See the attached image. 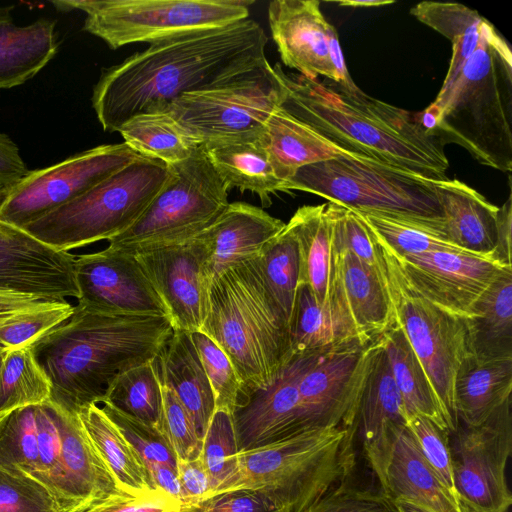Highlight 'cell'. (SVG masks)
Masks as SVG:
<instances>
[{
  "label": "cell",
  "instance_id": "30bf717a",
  "mask_svg": "<svg viewBox=\"0 0 512 512\" xmlns=\"http://www.w3.org/2000/svg\"><path fill=\"white\" fill-rule=\"evenodd\" d=\"M374 237L385 264L394 322L423 366L445 412L450 434L459 423L454 405L455 376L464 359L472 354L469 319L419 292L403 274L392 250Z\"/></svg>",
  "mask_w": 512,
  "mask_h": 512
},
{
  "label": "cell",
  "instance_id": "f5cc1de1",
  "mask_svg": "<svg viewBox=\"0 0 512 512\" xmlns=\"http://www.w3.org/2000/svg\"><path fill=\"white\" fill-rule=\"evenodd\" d=\"M306 512H399L382 491L357 488L347 482L335 488Z\"/></svg>",
  "mask_w": 512,
  "mask_h": 512
},
{
  "label": "cell",
  "instance_id": "d6a6232c",
  "mask_svg": "<svg viewBox=\"0 0 512 512\" xmlns=\"http://www.w3.org/2000/svg\"><path fill=\"white\" fill-rule=\"evenodd\" d=\"M77 415L124 493L140 496L158 490L139 455L98 404L82 408Z\"/></svg>",
  "mask_w": 512,
  "mask_h": 512
},
{
  "label": "cell",
  "instance_id": "cb8c5ba5",
  "mask_svg": "<svg viewBox=\"0 0 512 512\" xmlns=\"http://www.w3.org/2000/svg\"><path fill=\"white\" fill-rule=\"evenodd\" d=\"M49 404L61 441L68 512H83L108 498L126 494L88 437L78 415Z\"/></svg>",
  "mask_w": 512,
  "mask_h": 512
},
{
  "label": "cell",
  "instance_id": "7bdbcfd3",
  "mask_svg": "<svg viewBox=\"0 0 512 512\" xmlns=\"http://www.w3.org/2000/svg\"><path fill=\"white\" fill-rule=\"evenodd\" d=\"M50 385L30 347H0V416L49 400Z\"/></svg>",
  "mask_w": 512,
  "mask_h": 512
},
{
  "label": "cell",
  "instance_id": "be15d7a7",
  "mask_svg": "<svg viewBox=\"0 0 512 512\" xmlns=\"http://www.w3.org/2000/svg\"><path fill=\"white\" fill-rule=\"evenodd\" d=\"M399 512H428L420 506L404 499L394 501Z\"/></svg>",
  "mask_w": 512,
  "mask_h": 512
},
{
  "label": "cell",
  "instance_id": "f35d334b",
  "mask_svg": "<svg viewBox=\"0 0 512 512\" xmlns=\"http://www.w3.org/2000/svg\"><path fill=\"white\" fill-rule=\"evenodd\" d=\"M118 132L134 151L167 165L188 159L202 146L167 111L135 115Z\"/></svg>",
  "mask_w": 512,
  "mask_h": 512
},
{
  "label": "cell",
  "instance_id": "52a82bcc",
  "mask_svg": "<svg viewBox=\"0 0 512 512\" xmlns=\"http://www.w3.org/2000/svg\"><path fill=\"white\" fill-rule=\"evenodd\" d=\"M291 190L356 212L444 225L435 180L353 153L299 168L283 186Z\"/></svg>",
  "mask_w": 512,
  "mask_h": 512
},
{
  "label": "cell",
  "instance_id": "ffe728a7",
  "mask_svg": "<svg viewBox=\"0 0 512 512\" xmlns=\"http://www.w3.org/2000/svg\"><path fill=\"white\" fill-rule=\"evenodd\" d=\"M393 254L419 292L467 319L472 317L478 298L504 269L488 257L466 251L441 250L406 257Z\"/></svg>",
  "mask_w": 512,
  "mask_h": 512
},
{
  "label": "cell",
  "instance_id": "8d00e7d4",
  "mask_svg": "<svg viewBox=\"0 0 512 512\" xmlns=\"http://www.w3.org/2000/svg\"><path fill=\"white\" fill-rule=\"evenodd\" d=\"M410 13L452 43V58L436 99L443 98L452 87L463 66L476 50L481 27L486 20L476 10L450 2L424 1Z\"/></svg>",
  "mask_w": 512,
  "mask_h": 512
},
{
  "label": "cell",
  "instance_id": "603a6c76",
  "mask_svg": "<svg viewBox=\"0 0 512 512\" xmlns=\"http://www.w3.org/2000/svg\"><path fill=\"white\" fill-rule=\"evenodd\" d=\"M335 248L337 258L329 304L335 303L349 317L362 340L373 341L394 324L384 260L383 266L376 268Z\"/></svg>",
  "mask_w": 512,
  "mask_h": 512
},
{
  "label": "cell",
  "instance_id": "680465c9",
  "mask_svg": "<svg viewBox=\"0 0 512 512\" xmlns=\"http://www.w3.org/2000/svg\"><path fill=\"white\" fill-rule=\"evenodd\" d=\"M511 236H512V195L499 208L497 217V237L495 248L489 258L503 268L512 267L511 264Z\"/></svg>",
  "mask_w": 512,
  "mask_h": 512
},
{
  "label": "cell",
  "instance_id": "6125c7cd",
  "mask_svg": "<svg viewBox=\"0 0 512 512\" xmlns=\"http://www.w3.org/2000/svg\"><path fill=\"white\" fill-rule=\"evenodd\" d=\"M395 3L394 0H340L337 1L339 6L351 8H371L381 7Z\"/></svg>",
  "mask_w": 512,
  "mask_h": 512
},
{
  "label": "cell",
  "instance_id": "7c38bea8",
  "mask_svg": "<svg viewBox=\"0 0 512 512\" xmlns=\"http://www.w3.org/2000/svg\"><path fill=\"white\" fill-rule=\"evenodd\" d=\"M282 97L277 70L267 60L225 84L181 95L166 111L204 145L261 135Z\"/></svg>",
  "mask_w": 512,
  "mask_h": 512
},
{
  "label": "cell",
  "instance_id": "9f6ffc18",
  "mask_svg": "<svg viewBox=\"0 0 512 512\" xmlns=\"http://www.w3.org/2000/svg\"><path fill=\"white\" fill-rule=\"evenodd\" d=\"M177 472L184 493L185 504L201 500L212 493L210 479L200 458L178 461Z\"/></svg>",
  "mask_w": 512,
  "mask_h": 512
},
{
  "label": "cell",
  "instance_id": "484cf974",
  "mask_svg": "<svg viewBox=\"0 0 512 512\" xmlns=\"http://www.w3.org/2000/svg\"><path fill=\"white\" fill-rule=\"evenodd\" d=\"M155 361L161 382L183 405L203 441L215 399L190 333L174 329Z\"/></svg>",
  "mask_w": 512,
  "mask_h": 512
},
{
  "label": "cell",
  "instance_id": "d590c367",
  "mask_svg": "<svg viewBox=\"0 0 512 512\" xmlns=\"http://www.w3.org/2000/svg\"><path fill=\"white\" fill-rule=\"evenodd\" d=\"M289 333L293 354L326 350L352 339L362 340L336 304H319L306 285L298 288Z\"/></svg>",
  "mask_w": 512,
  "mask_h": 512
},
{
  "label": "cell",
  "instance_id": "ba28073f",
  "mask_svg": "<svg viewBox=\"0 0 512 512\" xmlns=\"http://www.w3.org/2000/svg\"><path fill=\"white\" fill-rule=\"evenodd\" d=\"M170 172L166 163L141 157L22 229L62 252L100 240L108 241L139 219Z\"/></svg>",
  "mask_w": 512,
  "mask_h": 512
},
{
  "label": "cell",
  "instance_id": "816d5d0a",
  "mask_svg": "<svg viewBox=\"0 0 512 512\" xmlns=\"http://www.w3.org/2000/svg\"><path fill=\"white\" fill-rule=\"evenodd\" d=\"M162 385L163 414L161 431L169 441L178 461H190L200 457L202 440L193 422L172 390Z\"/></svg>",
  "mask_w": 512,
  "mask_h": 512
},
{
  "label": "cell",
  "instance_id": "277c9868",
  "mask_svg": "<svg viewBox=\"0 0 512 512\" xmlns=\"http://www.w3.org/2000/svg\"><path fill=\"white\" fill-rule=\"evenodd\" d=\"M417 114L442 145L455 143L482 165L512 170V54L490 22L447 94Z\"/></svg>",
  "mask_w": 512,
  "mask_h": 512
},
{
  "label": "cell",
  "instance_id": "94428289",
  "mask_svg": "<svg viewBox=\"0 0 512 512\" xmlns=\"http://www.w3.org/2000/svg\"><path fill=\"white\" fill-rule=\"evenodd\" d=\"M328 47L330 59L338 78V84L347 89H355L358 86L352 80L339 43V37L336 29L330 24L328 27Z\"/></svg>",
  "mask_w": 512,
  "mask_h": 512
},
{
  "label": "cell",
  "instance_id": "9c48e42d",
  "mask_svg": "<svg viewBox=\"0 0 512 512\" xmlns=\"http://www.w3.org/2000/svg\"><path fill=\"white\" fill-rule=\"evenodd\" d=\"M251 0H55L57 11L81 10L83 30L111 49L154 44L249 18Z\"/></svg>",
  "mask_w": 512,
  "mask_h": 512
},
{
  "label": "cell",
  "instance_id": "5bb4252c",
  "mask_svg": "<svg viewBox=\"0 0 512 512\" xmlns=\"http://www.w3.org/2000/svg\"><path fill=\"white\" fill-rule=\"evenodd\" d=\"M141 157L124 142L103 144L29 171L0 198V221L22 229Z\"/></svg>",
  "mask_w": 512,
  "mask_h": 512
},
{
  "label": "cell",
  "instance_id": "11a10c76",
  "mask_svg": "<svg viewBox=\"0 0 512 512\" xmlns=\"http://www.w3.org/2000/svg\"><path fill=\"white\" fill-rule=\"evenodd\" d=\"M181 503L161 490L132 496L121 494L92 505L83 512H180Z\"/></svg>",
  "mask_w": 512,
  "mask_h": 512
},
{
  "label": "cell",
  "instance_id": "e0dca14e",
  "mask_svg": "<svg viewBox=\"0 0 512 512\" xmlns=\"http://www.w3.org/2000/svg\"><path fill=\"white\" fill-rule=\"evenodd\" d=\"M363 451L393 502L408 500L428 512H469L429 466L405 424L386 421Z\"/></svg>",
  "mask_w": 512,
  "mask_h": 512
},
{
  "label": "cell",
  "instance_id": "e7e4bbea",
  "mask_svg": "<svg viewBox=\"0 0 512 512\" xmlns=\"http://www.w3.org/2000/svg\"><path fill=\"white\" fill-rule=\"evenodd\" d=\"M0 194H1V190H0Z\"/></svg>",
  "mask_w": 512,
  "mask_h": 512
},
{
  "label": "cell",
  "instance_id": "836d02e7",
  "mask_svg": "<svg viewBox=\"0 0 512 512\" xmlns=\"http://www.w3.org/2000/svg\"><path fill=\"white\" fill-rule=\"evenodd\" d=\"M469 325L473 355L512 358V267L504 268L478 298Z\"/></svg>",
  "mask_w": 512,
  "mask_h": 512
},
{
  "label": "cell",
  "instance_id": "ee69618b",
  "mask_svg": "<svg viewBox=\"0 0 512 512\" xmlns=\"http://www.w3.org/2000/svg\"><path fill=\"white\" fill-rule=\"evenodd\" d=\"M257 258L265 283L289 327L299 288L300 260L296 237L287 223Z\"/></svg>",
  "mask_w": 512,
  "mask_h": 512
},
{
  "label": "cell",
  "instance_id": "ab89813d",
  "mask_svg": "<svg viewBox=\"0 0 512 512\" xmlns=\"http://www.w3.org/2000/svg\"><path fill=\"white\" fill-rule=\"evenodd\" d=\"M386 421L406 424L407 412L395 383L384 344L376 354L361 395L356 436L370 442Z\"/></svg>",
  "mask_w": 512,
  "mask_h": 512
},
{
  "label": "cell",
  "instance_id": "ac0fdd59",
  "mask_svg": "<svg viewBox=\"0 0 512 512\" xmlns=\"http://www.w3.org/2000/svg\"><path fill=\"white\" fill-rule=\"evenodd\" d=\"M78 305L102 314L169 317L135 254L107 247L74 260ZM170 318V317H169Z\"/></svg>",
  "mask_w": 512,
  "mask_h": 512
},
{
  "label": "cell",
  "instance_id": "4316f807",
  "mask_svg": "<svg viewBox=\"0 0 512 512\" xmlns=\"http://www.w3.org/2000/svg\"><path fill=\"white\" fill-rule=\"evenodd\" d=\"M436 191L448 240L489 258L496 244L499 207L458 179L436 181Z\"/></svg>",
  "mask_w": 512,
  "mask_h": 512
},
{
  "label": "cell",
  "instance_id": "4dcf8cb0",
  "mask_svg": "<svg viewBox=\"0 0 512 512\" xmlns=\"http://www.w3.org/2000/svg\"><path fill=\"white\" fill-rule=\"evenodd\" d=\"M512 392V358L483 359L470 354L454 380V405L458 422L483 423Z\"/></svg>",
  "mask_w": 512,
  "mask_h": 512
},
{
  "label": "cell",
  "instance_id": "681fc988",
  "mask_svg": "<svg viewBox=\"0 0 512 512\" xmlns=\"http://www.w3.org/2000/svg\"><path fill=\"white\" fill-rule=\"evenodd\" d=\"M405 425L429 466L440 481L456 496L449 433L430 419L417 413L408 415Z\"/></svg>",
  "mask_w": 512,
  "mask_h": 512
},
{
  "label": "cell",
  "instance_id": "d6986e66",
  "mask_svg": "<svg viewBox=\"0 0 512 512\" xmlns=\"http://www.w3.org/2000/svg\"><path fill=\"white\" fill-rule=\"evenodd\" d=\"M74 260L71 253L0 221V294L78 300Z\"/></svg>",
  "mask_w": 512,
  "mask_h": 512
},
{
  "label": "cell",
  "instance_id": "6da1fadb",
  "mask_svg": "<svg viewBox=\"0 0 512 512\" xmlns=\"http://www.w3.org/2000/svg\"><path fill=\"white\" fill-rule=\"evenodd\" d=\"M266 45L264 29L250 18L150 44L102 70L92 107L104 131L118 132L135 115L166 111L183 94L225 84L264 64Z\"/></svg>",
  "mask_w": 512,
  "mask_h": 512
},
{
  "label": "cell",
  "instance_id": "6f0895ef",
  "mask_svg": "<svg viewBox=\"0 0 512 512\" xmlns=\"http://www.w3.org/2000/svg\"><path fill=\"white\" fill-rule=\"evenodd\" d=\"M29 171L16 143L7 134L0 133V198Z\"/></svg>",
  "mask_w": 512,
  "mask_h": 512
},
{
  "label": "cell",
  "instance_id": "3957f363",
  "mask_svg": "<svg viewBox=\"0 0 512 512\" xmlns=\"http://www.w3.org/2000/svg\"><path fill=\"white\" fill-rule=\"evenodd\" d=\"M173 331L169 317L109 315L77 304L30 350L49 382L48 401L77 415L102 403L121 373L154 360Z\"/></svg>",
  "mask_w": 512,
  "mask_h": 512
},
{
  "label": "cell",
  "instance_id": "1f68e13d",
  "mask_svg": "<svg viewBox=\"0 0 512 512\" xmlns=\"http://www.w3.org/2000/svg\"><path fill=\"white\" fill-rule=\"evenodd\" d=\"M262 139L284 184L301 167L349 154L279 106L269 116Z\"/></svg>",
  "mask_w": 512,
  "mask_h": 512
},
{
  "label": "cell",
  "instance_id": "74e56055",
  "mask_svg": "<svg viewBox=\"0 0 512 512\" xmlns=\"http://www.w3.org/2000/svg\"><path fill=\"white\" fill-rule=\"evenodd\" d=\"M74 308L68 300L0 294V347H30L68 319Z\"/></svg>",
  "mask_w": 512,
  "mask_h": 512
},
{
  "label": "cell",
  "instance_id": "7402d4cb",
  "mask_svg": "<svg viewBox=\"0 0 512 512\" xmlns=\"http://www.w3.org/2000/svg\"><path fill=\"white\" fill-rule=\"evenodd\" d=\"M271 35L283 64L300 75L324 76L338 83L329 47L328 27L318 0H274L268 6Z\"/></svg>",
  "mask_w": 512,
  "mask_h": 512
},
{
  "label": "cell",
  "instance_id": "9a60e30c",
  "mask_svg": "<svg viewBox=\"0 0 512 512\" xmlns=\"http://www.w3.org/2000/svg\"><path fill=\"white\" fill-rule=\"evenodd\" d=\"M511 397L483 423H458L449 434L456 496L469 512H507L512 493L506 465L512 453Z\"/></svg>",
  "mask_w": 512,
  "mask_h": 512
},
{
  "label": "cell",
  "instance_id": "f1b7e54d",
  "mask_svg": "<svg viewBox=\"0 0 512 512\" xmlns=\"http://www.w3.org/2000/svg\"><path fill=\"white\" fill-rule=\"evenodd\" d=\"M14 7L0 6V89L24 84L58 52L56 22L40 18L18 26L11 15Z\"/></svg>",
  "mask_w": 512,
  "mask_h": 512
},
{
  "label": "cell",
  "instance_id": "4fadbf2b",
  "mask_svg": "<svg viewBox=\"0 0 512 512\" xmlns=\"http://www.w3.org/2000/svg\"><path fill=\"white\" fill-rule=\"evenodd\" d=\"M383 335L352 339L323 350L299 383L297 434L319 429L356 430L363 388Z\"/></svg>",
  "mask_w": 512,
  "mask_h": 512
},
{
  "label": "cell",
  "instance_id": "f907efd6",
  "mask_svg": "<svg viewBox=\"0 0 512 512\" xmlns=\"http://www.w3.org/2000/svg\"><path fill=\"white\" fill-rule=\"evenodd\" d=\"M0 512H61L53 494L39 481L0 468Z\"/></svg>",
  "mask_w": 512,
  "mask_h": 512
},
{
  "label": "cell",
  "instance_id": "8fae6325",
  "mask_svg": "<svg viewBox=\"0 0 512 512\" xmlns=\"http://www.w3.org/2000/svg\"><path fill=\"white\" fill-rule=\"evenodd\" d=\"M170 176L139 219L108 240L125 251L190 240L228 206L229 190L202 145L188 159L169 165Z\"/></svg>",
  "mask_w": 512,
  "mask_h": 512
},
{
  "label": "cell",
  "instance_id": "b9f144b4",
  "mask_svg": "<svg viewBox=\"0 0 512 512\" xmlns=\"http://www.w3.org/2000/svg\"><path fill=\"white\" fill-rule=\"evenodd\" d=\"M356 213L371 232L400 257L441 250L463 251L448 240L442 224L380 214Z\"/></svg>",
  "mask_w": 512,
  "mask_h": 512
},
{
  "label": "cell",
  "instance_id": "7dc6e473",
  "mask_svg": "<svg viewBox=\"0 0 512 512\" xmlns=\"http://www.w3.org/2000/svg\"><path fill=\"white\" fill-rule=\"evenodd\" d=\"M190 335L211 385L215 410H226L232 414L242 398V385L233 364L205 333L195 331Z\"/></svg>",
  "mask_w": 512,
  "mask_h": 512
},
{
  "label": "cell",
  "instance_id": "db71d44e",
  "mask_svg": "<svg viewBox=\"0 0 512 512\" xmlns=\"http://www.w3.org/2000/svg\"><path fill=\"white\" fill-rule=\"evenodd\" d=\"M180 512H280L260 491L249 488L213 493L181 505Z\"/></svg>",
  "mask_w": 512,
  "mask_h": 512
},
{
  "label": "cell",
  "instance_id": "91938a15",
  "mask_svg": "<svg viewBox=\"0 0 512 512\" xmlns=\"http://www.w3.org/2000/svg\"><path fill=\"white\" fill-rule=\"evenodd\" d=\"M144 465L156 489L174 498L181 505L185 504L184 493L176 469L161 463L149 462Z\"/></svg>",
  "mask_w": 512,
  "mask_h": 512
},
{
  "label": "cell",
  "instance_id": "8992f818",
  "mask_svg": "<svg viewBox=\"0 0 512 512\" xmlns=\"http://www.w3.org/2000/svg\"><path fill=\"white\" fill-rule=\"evenodd\" d=\"M355 437L356 430H310L237 453L234 474L213 493L255 489L280 512H306L347 482L355 466Z\"/></svg>",
  "mask_w": 512,
  "mask_h": 512
},
{
  "label": "cell",
  "instance_id": "bcb514c9",
  "mask_svg": "<svg viewBox=\"0 0 512 512\" xmlns=\"http://www.w3.org/2000/svg\"><path fill=\"white\" fill-rule=\"evenodd\" d=\"M202 442L199 458L208 474L213 493L236 470L238 449L232 414L216 409Z\"/></svg>",
  "mask_w": 512,
  "mask_h": 512
},
{
  "label": "cell",
  "instance_id": "f546056e",
  "mask_svg": "<svg viewBox=\"0 0 512 512\" xmlns=\"http://www.w3.org/2000/svg\"><path fill=\"white\" fill-rule=\"evenodd\" d=\"M218 175L230 191L256 194L263 206L272 204L271 194L283 192L262 134L254 137L211 142L203 145Z\"/></svg>",
  "mask_w": 512,
  "mask_h": 512
},
{
  "label": "cell",
  "instance_id": "44dd1931",
  "mask_svg": "<svg viewBox=\"0 0 512 512\" xmlns=\"http://www.w3.org/2000/svg\"><path fill=\"white\" fill-rule=\"evenodd\" d=\"M322 351L294 354L268 386L244 397L232 413L238 453L297 434L299 383Z\"/></svg>",
  "mask_w": 512,
  "mask_h": 512
},
{
  "label": "cell",
  "instance_id": "2e32d148",
  "mask_svg": "<svg viewBox=\"0 0 512 512\" xmlns=\"http://www.w3.org/2000/svg\"><path fill=\"white\" fill-rule=\"evenodd\" d=\"M131 253L167 307L174 329L200 331L207 317L214 276L209 249L202 238L197 235L185 242Z\"/></svg>",
  "mask_w": 512,
  "mask_h": 512
},
{
  "label": "cell",
  "instance_id": "7a4b0ae2",
  "mask_svg": "<svg viewBox=\"0 0 512 512\" xmlns=\"http://www.w3.org/2000/svg\"><path fill=\"white\" fill-rule=\"evenodd\" d=\"M279 107L342 150L425 177L447 180L444 145L427 133L417 113L398 108L333 81L286 74Z\"/></svg>",
  "mask_w": 512,
  "mask_h": 512
},
{
  "label": "cell",
  "instance_id": "83f0119b",
  "mask_svg": "<svg viewBox=\"0 0 512 512\" xmlns=\"http://www.w3.org/2000/svg\"><path fill=\"white\" fill-rule=\"evenodd\" d=\"M287 224L298 244L299 286H308L317 302L328 306L337 258L330 203L301 206Z\"/></svg>",
  "mask_w": 512,
  "mask_h": 512
},
{
  "label": "cell",
  "instance_id": "5b68a950",
  "mask_svg": "<svg viewBox=\"0 0 512 512\" xmlns=\"http://www.w3.org/2000/svg\"><path fill=\"white\" fill-rule=\"evenodd\" d=\"M200 331L233 364L242 385L239 405L249 393L268 386L294 355L287 320L265 283L257 256L214 274Z\"/></svg>",
  "mask_w": 512,
  "mask_h": 512
},
{
  "label": "cell",
  "instance_id": "e575fe53",
  "mask_svg": "<svg viewBox=\"0 0 512 512\" xmlns=\"http://www.w3.org/2000/svg\"><path fill=\"white\" fill-rule=\"evenodd\" d=\"M383 337L384 350L402 395L407 417L412 413L420 414L449 433L443 407L401 328L394 322Z\"/></svg>",
  "mask_w": 512,
  "mask_h": 512
},
{
  "label": "cell",
  "instance_id": "f6af8a7d",
  "mask_svg": "<svg viewBox=\"0 0 512 512\" xmlns=\"http://www.w3.org/2000/svg\"><path fill=\"white\" fill-rule=\"evenodd\" d=\"M35 406L0 416V468L43 484Z\"/></svg>",
  "mask_w": 512,
  "mask_h": 512
},
{
  "label": "cell",
  "instance_id": "60d3db41",
  "mask_svg": "<svg viewBox=\"0 0 512 512\" xmlns=\"http://www.w3.org/2000/svg\"><path fill=\"white\" fill-rule=\"evenodd\" d=\"M155 359L121 373L109 386L102 403L161 430L163 396Z\"/></svg>",
  "mask_w": 512,
  "mask_h": 512
},
{
  "label": "cell",
  "instance_id": "d4e9b609",
  "mask_svg": "<svg viewBox=\"0 0 512 512\" xmlns=\"http://www.w3.org/2000/svg\"><path fill=\"white\" fill-rule=\"evenodd\" d=\"M286 223L246 202L229 203L221 215L199 234L209 249L214 274L255 257Z\"/></svg>",
  "mask_w": 512,
  "mask_h": 512
},
{
  "label": "cell",
  "instance_id": "c3c4849f",
  "mask_svg": "<svg viewBox=\"0 0 512 512\" xmlns=\"http://www.w3.org/2000/svg\"><path fill=\"white\" fill-rule=\"evenodd\" d=\"M101 404L102 411L119 429L144 464L161 463L177 470V457L159 428L127 416L107 403Z\"/></svg>",
  "mask_w": 512,
  "mask_h": 512
}]
</instances>
